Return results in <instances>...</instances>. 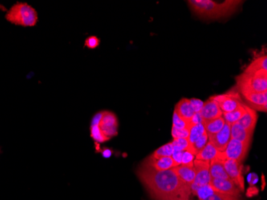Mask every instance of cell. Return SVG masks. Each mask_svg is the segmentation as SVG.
Segmentation results:
<instances>
[{
	"label": "cell",
	"instance_id": "1",
	"mask_svg": "<svg viewBox=\"0 0 267 200\" xmlns=\"http://www.w3.org/2000/svg\"><path fill=\"white\" fill-rule=\"evenodd\" d=\"M137 175L155 200H187L188 198L190 186L179 180L173 168L157 171L142 164Z\"/></svg>",
	"mask_w": 267,
	"mask_h": 200
},
{
	"label": "cell",
	"instance_id": "2",
	"mask_svg": "<svg viewBox=\"0 0 267 200\" xmlns=\"http://www.w3.org/2000/svg\"><path fill=\"white\" fill-rule=\"evenodd\" d=\"M186 2L193 12L201 18L215 19L231 15L243 2L236 0H227L222 2L212 0H189Z\"/></svg>",
	"mask_w": 267,
	"mask_h": 200
},
{
	"label": "cell",
	"instance_id": "3",
	"mask_svg": "<svg viewBox=\"0 0 267 200\" xmlns=\"http://www.w3.org/2000/svg\"><path fill=\"white\" fill-rule=\"evenodd\" d=\"M5 18L12 24L23 27H32L38 22V13L26 2L14 3L5 15Z\"/></svg>",
	"mask_w": 267,
	"mask_h": 200
},
{
	"label": "cell",
	"instance_id": "4",
	"mask_svg": "<svg viewBox=\"0 0 267 200\" xmlns=\"http://www.w3.org/2000/svg\"><path fill=\"white\" fill-rule=\"evenodd\" d=\"M237 87L242 94L247 92L267 91V71L255 73L243 72L236 78Z\"/></svg>",
	"mask_w": 267,
	"mask_h": 200
},
{
	"label": "cell",
	"instance_id": "5",
	"mask_svg": "<svg viewBox=\"0 0 267 200\" xmlns=\"http://www.w3.org/2000/svg\"><path fill=\"white\" fill-rule=\"evenodd\" d=\"M211 99L218 103L223 113L231 112L243 104L241 96L235 89L222 95H214L211 96Z\"/></svg>",
	"mask_w": 267,
	"mask_h": 200
},
{
	"label": "cell",
	"instance_id": "6",
	"mask_svg": "<svg viewBox=\"0 0 267 200\" xmlns=\"http://www.w3.org/2000/svg\"><path fill=\"white\" fill-rule=\"evenodd\" d=\"M251 144L242 143L237 140H232L229 142L227 148L225 150V157L227 160H233L237 162L242 163L247 156L248 149Z\"/></svg>",
	"mask_w": 267,
	"mask_h": 200
},
{
	"label": "cell",
	"instance_id": "7",
	"mask_svg": "<svg viewBox=\"0 0 267 200\" xmlns=\"http://www.w3.org/2000/svg\"><path fill=\"white\" fill-rule=\"evenodd\" d=\"M225 170L229 178L237 185L241 192L244 191V179L243 176V165L235 160H226L224 161Z\"/></svg>",
	"mask_w": 267,
	"mask_h": 200
},
{
	"label": "cell",
	"instance_id": "8",
	"mask_svg": "<svg viewBox=\"0 0 267 200\" xmlns=\"http://www.w3.org/2000/svg\"><path fill=\"white\" fill-rule=\"evenodd\" d=\"M210 185L212 187L215 192L221 194L229 195V196H239L241 191L237 185L233 182L231 179H211Z\"/></svg>",
	"mask_w": 267,
	"mask_h": 200
},
{
	"label": "cell",
	"instance_id": "9",
	"mask_svg": "<svg viewBox=\"0 0 267 200\" xmlns=\"http://www.w3.org/2000/svg\"><path fill=\"white\" fill-rule=\"evenodd\" d=\"M118 119L116 115L111 111H104L99 128L106 137L108 139L118 135Z\"/></svg>",
	"mask_w": 267,
	"mask_h": 200
},
{
	"label": "cell",
	"instance_id": "10",
	"mask_svg": "<svg viewBox=\"0 0 267 200\" xmlns=\"http://www.w3.org/2000/svg\"><path fill=\"white\" fill-rule=\"evenodd\" d=\"M231 124L225 123L224 127L218 133L208 136V141L212 144L219 152H224L229 142L231 141Z\"/></svg>",
	"mask_w": 267,
	"mask_h": 200
},
{
	"label": "cell",
	"instance_id": "11",
	"mask_svg": "<svg viewBox=\"0 0 267 200\" xmlns=\"http://www.w3.org/2000/svg\"><path fill=\"white\" fill-rule=\"evenodd\" d=\"M194 167L196 172L194 184L198 186H203L210 184L211 180L210 176V163L203 160H195L194 161Z\"/></svg>",
	"mask_w": 267,
	"mask_h": 200
},
{
	"label": "cell",
	"instance_id": "12",
	"mask_svg": "<svg viewBox=\"0 0 267 200\" xmlns=\"http://www.w3.org/2000/svg\"><path fill=\"white\" fill-rule=\"evenodd\" d=\"M242 95L250 103L249 107L255 111H264L267 110V91L266 92H247Z\"/></svg>",
	"mask_w": 267,
	"mask_h": 200
},
{
	"label": "cell",
	"instance_id": "13",
	"mask_svg": "<svg viewBox=\"0 0 267 200\" xmlns=\"http://www.w3.org/2000/svg\"><path fill=\"white\" fill-rule=\"evenodd\" d=\"M142 164L154 168V170L157 171L170 170L178 166L171 156L157 158V159L149 156Z\"/></svg>",
	"mask_w": 267,
	"mask_h": 200
},
{
	"label": "cell",
	"instance_id": "14",
	"mask_svg": "<svg viewBox=\"0 0 267 200\" xmlns=\"http://www.w3.org/2000/svg\"><path fill=\"white\" fill-rule=\"evenodd\" d=\"M226 160L227 159L225 157L224 153L220 152L219 157L210 162V176L211 179H230L225 170L224 161Z\"/></svg>",
	"mask_w": 267,
	"mask_h": 200
},
{
	"label": "cell",
	"instance_id": "15",
	"mask_svg": "<svg viewBox=\"0 0 267 200\" xmlns=\"http://www.w3.org/2000/svg\"><path fill=\"white\" fill-rule=\"evenodd\" d=\"M201 116L203 120H211L223 116V112L216 102L214 101L211 98L205 102L203 108L201 110Z\"/></svg>",
	"mask_w": 267,
	"mask_h": 200
},
{
	"label": "cell",
	"instance_id": "16",
	"mask_svg": "<svg viewBox=\"0 0 267 200\" xmlns=\"http://www.w3.org/2000/svg\"><path fill=\"white\" fill-rule=\"evenodd\" d=\"M258 121L257 112L252 109L249 106L246 105V112L242 116L241 119L237 122V124L241 126L244 129L254 132Z\"/></svg>",
	"mask_w": 267,
	"mask_h": 200
},
{
	"label": "cell",
	"instance_id": "17",
	"mask_svg": "<svg viewBox=\"0 0 267 200\" xmlns=\"http://www.w3.org/2000/svg\"><path fill=\"white\" fill-rule=\"evenodd\" d=\"M173 170L176 173L179 180L187 186H190L194 183L195 176H196L194 166L178 165L173 168Z\"/></svg>",
	"mask_w": 267,
	"mask_h": 200
},
{
	"label": "cell",
	"instance_id": "18",
	"mask_svg": "<svg viewBox=\"0 0 267 200\" xmlns=\"http://www.w3.org/2000/svg\"><path fill=\"white\" fill-rule=\"evenodd\" d=\"M174 111L178 114L183 120L190 124V119H192L194 115V111L193 110L191 104H190V99H182L180 101L177 103L174 107Z\"/></svg>",
	"mask_w": 267,
	"mask_h": 200
},
{
	"label": "cell",
	"instance_id": "19",
	"mask_svg": "<svg viewBox=\"0 0 267 200\" xmlns=\"http://www.w3.org/2000/svg\"><path fill=\"white\" fill-rule=\"evenodd\" d=\"M254 132H250L242 128L237 123L232 124L231 127V136L232 140H237L242 143L251 144Z\"/></svg>",
	"mask_w": 267,
	"mask_h": 200
},
{
	"label": "cell",
	"instance_id": "20",
	"mask_svg": "<svg viewBox=\"0 0 267 200\" xmlns=\"http://www.w3.org/2000/svg\"><path fill=\"white\" fill-rule=\"evenodd\" d=\"M220 152H219L212 144L208 141L207 145L205 146L201 152L197 154L196 160H203L206 162H211L213 160L219 157Z\"/></svg>",
	"mask_w": 267,
	"mask_h": 200
},
{
	"label": "cell",
	"instance_id": "21",
	"mask_svg": "<svg viewBox=\"0 0 267 200\" xmlns=\"http://www.w3.org/2000/svg\"><path fill=\"white\" fill-rule=\"evenodd\" d=\"M224 119L223 116L211 119V120H203V124L204 126L205 131L207 132V136H212L215 134L220 132L225 125Z\"/></svg>",
	"mask_w": 267,
	"mask_h": 200
},
{
	"label": "cell",
	"instance_id": "22",
	"mask_svg": "<svg viewBox=\"0 0 267 200\" xmlns=\"http://www.w3.org/2000/svg\"><path fill=\"white\" fill-rule=\"evenodd\" d=\"M260 71H267V55H262L260 57H257L256 59H254L248 67L245 69L244 72L247 73H255Z\"/></svg>",
	"mask_w": 267,
	"mask_h": 200
},
{
	"label": "cell",
	"instance_id": "23",
	"mask_svg": "<svg viewBox=\"0 0 267 200\" xmlns=\"http://www.w3.org/2000/svg\"><path fill=\"white\" fill-rule=\"evenodd\" d=\"M245 112L246 105L243 103L234 111L227 112V113H223V117L226 123L232 125V124L237 123L239 119H241L242 116L245 114Z\"/></svg>",
	"mask_w": 267,
	"mask_h": 200
},
{
	"label": "cell",
	"instance_id": "24",
	"mask_svg": "<svg viewBox=\"0 0 267 200\" xmlns=\"http://www.w3.org/2000/svg\"><path fill=\"white\" fill-rule=\"evenodd\" d=\"M207 143H208V136L206 132V133L203 134V136L198 138L194 144H190L189 148H187V151L194 154V156H196L198 152H201L205 148V146L207 145Z\"/></svg>",
	"mask_w": 267,
	"mask_h": 200
},
{
	"label": "cell",
	"instance_id": "25",
	"mask_svg": "<svg viewBox=\"0 0 267 200\" xmlns=\"http://www.w3.org/2000/svg\"><path fill=\"white\" fill-rule=\"evenodd\" d=\"M205 133H206V131H205L204 126L203 124L192 126L190 128V135H189L188 137L189 143L190 144H194L198 138L203 136V134Z\"/></svg>",
	"mask_w": 267,
	"mask_h": 200
},
{
	"label": "cell",
	"instance_id": "26",
	"mask_svg": "<svg viewBox=\"0 0 267 200\" xmlns=\"http://www.w3.org/2000/svg\"><path fill=\"white\" fill-rule=\"evenodd\" d=\"M173 150H174V148H173L172 143H169V144H165V145L158 148L150 156L155 158V159L160 157H169V156H172Z\"/></svg>",
	"mask_w": 267,
	"mask_h": 200
},
{
	"label": "cell",
	"instance_id": "27",
	"mask_svg": "<svg viewBox=\"0 0 267 200\" xmlns=\"http://www.w3.org/2000/svg\"><path fill=\"white\" fill-rule=\"evenodd\" d=\"M91 136L95 142H97L99 144L109 140L103 134L99 125L91 126Z\"/></svg>",
	"mask_w": 267,
	"mask_h": 200
},
{
	"label": "cell",
	"instance_id": "28",
	"mask_svg": "<svg viewBox=\"0 0 267 200\" xmlns=\"http://www.w3.org/2000/svg\"><path fill=\"white\" fill-rule=\"evenodd\" d=\"M172 127L177 129H190V124L183 120L175 111H174V114H173Z\"/></svg>",
	"mask_w": 267,
	"mask_h": 200
},
{
	"label": "cell",
	"instance_id": "29",
	"mask_svg": "<svg viewBox=\"0 0 267 200\" xmlns=\"http://www.w3.org/2000/svg\"><path fill=\"white\" fill-rule=\"evenodd\" d=\"M194 157H195V156H194V154L186 150V151L182 152L181 165H184V166H194Z\"/></svg>",
	"mask_w": 267,
	"mask_h": 200
},
{
	"label": "cell",
	"instance_id": "30",
	"mask_svg": "<svg viewBox=\"0 0 267 200\" xmlns=\"http://www.w3.org/2000/svg\"><path fill=\"white\" fill-rule=\"evenodd\" d=\"M173 147L174 148H178L182 152H184L190 146V143H189L188 138L187 139H184V138H180V139H174L172 142Z\"/></svg>",
	"mask_w": 267,
	"mask_h": 200
},
{
	"label": "cell",
	"instance_id": "31",
	"mask_svg": "<svg viewBox=\"0 0 267 200\" xmlns=\"http://www.w3.org/2000/svg\"><path fill=\"white\" fill-rule=\"evenodd\" d=\"M171 135H172L174 140V139H180V138L187 139L190 135V129H177V128L172 127Z\"/></svg>",
	"mask_w": 267,
	"mask_h": 200
},
{
	"label": "cell",
	"instance_id": "32",
	"mask_svg": "<svg viewBox=\"0 0 267 200\" xmlns=\"http://www.w3.org/2000/svg\"><path fill=\"white\" fill-rule=\"evenodd\" d=\"M204 200H239V196H229L215 192V194L210 196Z\"/></svg>",
	"mask_w": 267,
	"mask_h": 200
},
{
	"label": "cell",
	"instance_id": "33",
	"mask_svg": "<svg viewBox=\"0 0 267 200\" xmlns=\"http://www.w3.org/2000/svg\"><path fill=\"white\" fill-rule=\"evenodd\" d=\"M99 44H100V39L95 35L88 37L85 40V46L89 49L97 48Z\"/></svg>",
	"mask_w": 267,
	"mask_h": 200
},
{
	"label": "cell",
	"instance_id": "34",
	"mask_svg": "<svg viewBox=\"0 0 267 200\" xmlns=\"http://www.w3.org/2000/svg\"><path fill=\"white\" fill-rule=\"evenodd\" d=\"M190 102L191 107H192L193 110H194V113L200 112L201 110L203 108L204 103L202 100H200V99H195V98L190 99Z\"/></svg>",
	"mask_w": 267,
	"mask_h": 200
},
{
	"label": "cell",
	"instance_id": "35",
	"mask_svg": "<svg viewBox=\"0 0 267 200\" xmlns=\"http://www.w3.org/2000/svg\"><path fill=\"white\" fill-rule=\"evenodd\" d=\"M174 150H173V154L171 157H172L173 160H174V162L176 163L177 165H181V162H182V151L178 149V148H174L173 147Z\"/></svg>",
	"mask_w": 267,
	"mask_h": 200
},
{
	"label": "cell",
	"instance_id": "36",
	"mask_svg": "<svg viewBox=\"0 0 267 200\" xmlns=\"http://www.w3.org/2000/svg\"><path fill=\"white\" fill-rule=\"evenodd\" d=\"M203 119L201 116L199 112L198 113H194V116H193L192 119H190V128L192 126L198 125V124H203Z\"/></svg>",
	"mask_w": 267,
	"mask_h": 200
},
{
	"label": "cell",
	"instance_id": "37",
	"mask_svg": "<svg viewBox=\"0 0 267 200\" xmlns=\"http://www.w3.org/2000/svg\"><path fill=\"white\" fill-rule=\"evenodd\" d=\"M104 111H100L99 113L95 114V115H94L92 121H91V126L99 125L102 118H103V115H104Z\"/></svg>",
	"mask_w": 267,
	"mask_h": 200
},
{
	"label": "cell",
	"instance_id": "38",
	"mask_svg": "<svg viewBox=\"0 0 267 200\" xmlns=\"http://www.w3.org/2000/svg\"><path fill=\"white\" fill-rule=\"evenodd\" d=\"M102 154H103L104 157L110 158L112 156V152L110 149H105L104 152H102Z\"/></svg>",
	"mask_w": 267,
	"mask_h": 200
},
{
	"label": "cell",
	"instance_id": "39",
	"mask_svg": "<svg viewBox=\"0 0 267 200\" xmlns=\"http://www.w3.org/2000/svg\"><path fill=\"white\" fill-rule=\"evenodd\" d=\"M248 180H249V183H251V184H255V183H256L255 181H257V176H256V175L255 174H251V176H249Z\"/></svg>",
	"mask_w": 267,
	"mask_h": 200
},
{
	"label": "cell",
	"instance_id": "40",
	"mask_svg": "<svg viewBox=\"0 0 267 200\" xmlns=\"http://www.w3.org/2000/svg\"><path fill=\"white\" fill-rule=\"evenodd\" d=\"M0 152H1V149H0Z\"/></svg>",
	"mask_w": 267,
	"mask_h": 200
}]
</instances>
